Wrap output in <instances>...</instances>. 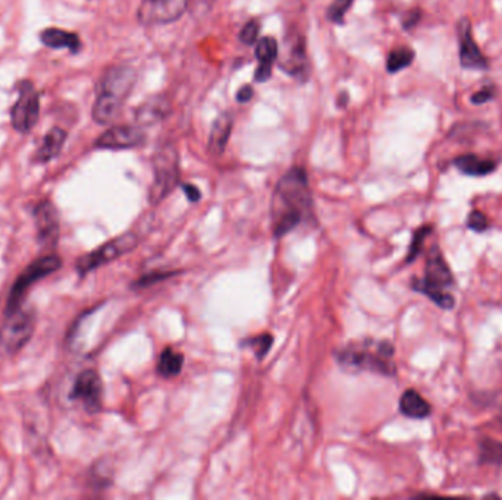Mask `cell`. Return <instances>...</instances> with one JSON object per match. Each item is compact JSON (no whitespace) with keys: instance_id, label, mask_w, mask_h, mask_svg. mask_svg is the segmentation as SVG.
<instances>
[{"instance_id":"cell-1","label":"cell","mask_w":502,"mask_h":500,"mask_svg":"<svg viewBox=\"0 0 502 500\" xmlns=\"http://www.w3.org/2000/svg\"><path fill=\"white\" fill-rule=\"evenodd\" d=\"M314 219V204L305 169L293 168L278 181L272 204L271 220L276 238H281L298 225Z\"/></svg>"},{"instance_id":"cell-2","label":"cell","mask_w":502,"mask_h":500,"mask_svg":"<svg viewBox=\"0 0 502 500\" xmlns=\"http://www.w3.org/2000/svg\"><path fill=\"white\" fill-rule=\"evenodd\" d=\"M137 72L130 65H113L99 81L91 116L96 123L108 125L119 114L135 86Z\"/></svg>"},{"instance_id":"cell-3","label":"cell","mask_w":502,"mask_h":500,"mask_svg":"<svg viewBox=\"0 0 502 500\" xmlns=\"http://www.w3.org/2000/svg\"><path fill=\"white\" fill-rule=\"evenodd\" d=\"M394 346L387 341L366 339L344 346L336 354V361L345 371H371L383 376L395 374Z\"/></svg>"},{"instance_id":"cell-4","label":"cell","mask_w":502,"mask_h":500,"mask_svg":"<svg viewBox=\"0 0 502 500\" xmlns=\"http://www.w3.org/2000/svg\"><path fill=\"white\" fill-rule=\"evenodd\" d=\"M455 285L448 263L443 259L439 247L434 246L429 251L423 279H414L413 289L425 294L443 310H452L455 298L450 292Z\"/></svg>"},{"instance_id":"cell-5","label":"cell","mask_w":502,"mask_h":500,"mask_svg":"<svg viewBox=\"0 0 502 500\" xmlns=\"http://www.w3.org/2000/svg\"><path fill=\"white\" fill-rule=\"evenodd\" d=\"M180 156L172 144L160 147L153 157V182L148 191L151 204H159L180 185Z\"/></svg>"},{"instance_id":"cell-6","label":"cell","mask_w":502,"mask_h":500,"mask_svg":"<svg viewBox=\"0 0 502 500\" xmlns=\"http://www.w3.org/2000/svg\"><path fill=\"white\" fill-rule=\"evenodd\" d=\"M5 314L6 319L0 328V351L14 355L30 342L36 329V314L21 307Z\"/></svg>"},{"instance_id":"cell-7","label":"cell","mask_w":502,"mask_h":500,"mask_svg":"<svg viewBox=\"0 0 502 500\" xmlns=\"http://www.w3.org/2000/svg\"><path fill=\"white\" fill-rule=\"evenodd\" d=\"M61 266H62V260L59 255H56V254L43 255V257H39L36 261H32L27 269L18 276L12 289H10L5 312H10V311L17 310L18 307H21V302H22V299H24L26 294L28 292V289L34 283L41 281L43 277L55 273L56 270H59Z\"/></svg>"},{"instance_id":"cell-8","label":"cell","mask_w":502,"mask_h":500,"mask_svg":"<svg viewBox=\"0 0 502 500\" xmlns=\"http://www.w3.org/2000/svg\"><path fill=\"white\" fill-rule=\"evenodd\" d=\"M137 246H138L137 235L134 232H126V234L108 241L95 251H91L83 255L81 259H78L75 269L81 276H84L93 270L99 269V267L104 264L112 263L116 259L122 257V255L133 251Z\"/></svg>"},{"instance_id":"cell-9","label":"cell","mask_w":502,"mask_h":500,"mask_svg":"<svg viewBox=\"0 0 502 500\" xmlns=\"http://www.w3.org/2000/svg\"><path fill=\"white\" fill-rule=\"evenodd\" d=\"M18 91V100L10 109V121L18 132L28 134L39 122L40 96L31 81H21Z\"/></svg>"},{"instance_id":"cell-10","label":"cell","mask_w":502,"mask_h":500,"mask_svg":"<svg viewBox=\"0 0 502 500\" xmlns=\"http://www.w3.org/2000/svg\"><path fill=\"white\" fill-rule=\"evenodd\" d=\"M189 0H142L137 18L142 26H163L178 21L186 10Z\"/></svg>"},{"instance_id":"cell-11","label":"cell","mask_w":502,"mask_h":500,"mask_svg":"<svg viewBox=\"0 0 502 500\" xmlns=\"http://www.w3.org/2000/svg\"><path fill=\"white\" fill-rule=\"evenodd\" d=\"M71 399L83 403L88 412H99L103 403V383L96 370H84L77 376Z\"/></svg>"},{"instance_id":"cell-12","label":"cell","mask_w":502,"mask_h":500,"mask_svg":"<svg viewBox=\"0 0 502 500\" xmlns=\"http://www.w3.org/2000/svg\"><path fill=\"white\" fill-rule=\"evenodd\" d=\"M146 134L138 125H116L104 131L97 139L96 147L103 150H126L143 146Z\"/></svg>"},{"instance_id":"cell-13","label":"cell","mask_w":502,"mask_h":500,"mask_svg":"<svg viewBox=\"0 0 502 500\" xmlns=\"http://www.w3.org/2000/svg\"><path fill=\"white\" fill-rule=\"evenodd\" d=\"M458 43H460V63L464 69L472 71H485L489 68L486 56L479 49L473 37L472 22L469 18H463L457 24Z\"/></svg>"},{"instance_id":"cell-14","label":"cell","mask_w":502,"mask_h":500,"mask_svg":"<svg viewBox=\"0 0 502 500\" xmlns=\"http://www.w3.org/2000/svg\"><path fill=\"white\" fill-rule=\"evenodd\" d=\"M37 241L41 247H55L59 239V214L52 201L43 200L34 208Z\"/></svg>"},{"instance_id":"cell-15","label":"cell","mask_w":502,"mask_h":500,"mask_svg":"<svg viewBox=\"0 0 502 500\" xmlns=\"http://www.w3.org/2000/svg\"><path fill=\"white\" fill-rule=\"evenodd\" d=\"M171 113V101L165 96H151L135 110V122L138 126H151L162 122Z\"/></svg>"},{"instance_id":"cell-16","label":"cell","mask_w":502,"mask_h":500,"mask_svg":"<svg viewBox=\"0 0 502 500\" xmlns=\"http://www.w3.org/2000/svg\"><path fill=\"white\" fill-rule=\"evenodd\" d=\"M281 68L287 74L300 81H306L309 78L310 68L306 53V41L301 36H297L294 41L289 44V53Z\"/></svg>"},{"instance_id":"cell-17","label":"cell","mask_w":502,"mask_h":500,"mask_svg":"<svg viewBox=\"0 0 502 500\" xmlns=\"http://www.w3.org/2000/svg\"><path fill=\"white\" fill-rule=\"evenodd\" d=\"M255 57L259 61V66L255 69L254 81L264 83L272 77V68L278 57V41L273 37H263L255 46Z\"/></svg>"},{"instance_id":"cell-18","label":"cell","mask_w":502,"mask_h":500,"mask_svg":"<svg viewBox=\"0 0 502 500\" xmlns=\"http://www.w3.org/2000/svg\"><path fill=\"white\" fill-rule=\"evenodd\" d=\"M233 128V116L229 112L220 113L212 125L209 135V153L212 156H220L224 153Z\"/></svg>"},{"instance_id":"cell-19","label":"cell","mask_w":502,"mask_h":500,"mask_svg":"<svg viewBox=\"0 0 502 500\" xmlns=\"http://www.w3.org/2000/svg\"><path fill=\"white\" fill-rule=\"evenodd\" d=\"M66 138L68 132L64 131L62 128H52V130L43 137L41 144L37 150L34 160H36V163H49L50 160L59 156L65 146Z\"/></svg>"},{"instance_id":"cell-20","label":"cell","mask_w":502,"mask_h":500,"mask_svg":"<svg viewBox=\"0 0 502 500\" xmlns=\"http://www.w3.org/2000/svg\"><path fill=\"white\" fill-rule=\"evenodd\" d=\"M40 41L50 49H68L77 53L81 49V40L75 32L61 28H46L40 32Z\"/></svg>"},{"instance_id":"cell-21","label":"cell","mask_w":502,"mask_h":500,"mask_svg":"<svg viewBox=\"0 0 502 500\" xmlns=\"http://www.w3.org/2000/svg\"><path fill=\"white\" fill-rule=\"evenodd\" d=\"M400 411L408 418L422 420L432 414V406L417 390L408 389L400 399Z\"/></svg>"},{"instance_id":"cell-22","label":"cell","mask_w":502,"mask_h":500,"mask_svg":"<svg viewBox=\"0 0 502 500\" xmlns=\"http://www.w3.org/2000/svg\"><path fill=\"white\" fill-rule=\"evenodd\" d=\"M454 165L464 175L486 177L496 169V163L490 159H482L474 154H464L454 160Z\"/></svg>"},{"instance_id":"cell-23","label":"cell","mask_w":502,"mask_h":500,"mask_svg":"<svg viewBox=\"0 0 502 500\" xmlns=\"http://www.w3.org/2000/svg\"><path fill=\"white\" fill-rule=\"evenodd\" d=\"M182 366H184V355L178 351H175L173 348H166L159 358L157 373L166 379L175 377L181 373Z\"/></svg>"},{"instance_id":"cell-24","label":"cell","mask_w":502,"mask_h":500,"mask_svg":"<svg viewBox=\"0 0 502 500\" xmlns=\"http://www.w3.org/2000/svg\"><path fill=\"white\" fill-rule=\"evenodd\" d=\"M414 50L410 48H396L394 49L387 59V69L389 74H396L408 68L414 61Z\"/></svg>"},{"instance_id":"cell-25","label":"cell","mask_w":502,"mask_h":500,"mask_svg":"<svg viewBox=\"0 0 502 500\" xmlns=\"http://www.w3.org/2000/svg\"><path fill=\"white\" fill-rule=\"evenodd\" d=\"M481 455H479V462L481 463H492L501 465L502 463V443L496 440L483 439L481 441Z\"/></svg>"},{"instance_id":"cell-26","label":"cell","mask_w":502,"mask_h":500,"mask_svg":"<svg viewBox=\"0 0 502 500\" xmlns=\"http://www.w3.org/2000/svg\"><path fill=\"white\" fill-rule=\"evenodd\" d=\"M353 2L354 0H334L331 6L328 8V12H326L328 19L334 22V24L344 26L345 14L348 12L349 8L353 6Z\"/></svg>"},{"instance_id":"cell-27","label":"cell","mask_w":502,"mask_h":500,"mask_svg":"<svg viewBox=\"0 0 502 500\" xmlns=\"http://www.w3.org/2000/svg\"><path fill=\"white\" fill-rule=\"evenodd\" d=\"M430 232H432L430 226H422V228H418L414 232L413 241L410 243V250H408L405 263H412L418 257V254H420V251H422V247H423V242L430 235Z\"/></svg>"},{"instance_id":"cell-28","label":"cell","mask_w":502,"mask_h":500,"mask_svg":"<svg viewBox=\"0 0 502 500\" xmlns=\"http://www.w3.org/2000/svg\"><path fill=\"white\" fill-rule=\"evenodd\" d=\"M260 32V24L258 19H251L245 24L240 32V41L245 46H251L259 39Z\"/></svg>"},{"instance_id":"cell-29","label":"cell","mask_w":502,"mask_h":500,"mask_svg":"<svg viewBox=\"0 0 502 500\" xmlns=\"http://www.w3.org/2000/svg\"><path fill=\"white\" fill-rule=\"evenodd\" d=\"M249 343L254 350L255 355H258V358H263L267 354V351L271 350V346L273 343V338L269 333H264V334H259L258 338L250 339Z\"/></svg>"},{"instance_id":"cell-30","label":"cell","mask_w":502,"mask_h":500,"mask_svg":"<svg viewBox=\"0 0 502 500\" xmlns=\"http://www.w3.org/2000/svg\"><path fill=\"white\" fill-rule=\"evenodd\" d=\"M467 226L474 232H485L489 226L487 217L479 210H473L469 217H467Z\"/></svg>"},{"instance_id":"cell-31","label":"cell","mask_w":502,"mask_h":500,"mask_svg":"<svg viewBox=\"0 0 502 500\" xmlns=\"http://www.w3.org/2000/svg\"><path fill=\"white\" fill-rule=\"evenodd\" d=\"M495 97V87L494 86H489V87H485L482 88L481 91L474 92V94L472 96V103L473 104H483L489 100H492Z\"/></svg>"},{"instance_id":"cell-32","label":"cell","mask_w":502,"mask_h":500,"mask_svg":"<svg viewBox=\"0 0 502 500\" xmlns=\"http://www.w3.org/2000/svg\"><path fill=\"white\" fill-rule=\"evenodd\" d=\"M182 190H184V192L186 195V199H189L193 203H195V201H198L202 199L200 190H198L197 187H194V185H191V183H184Z\"/></svg>"},{"instance_id":"cell-33","label":"cell","mask_w":502,"mask_h":500,"mask_svg":"<svg viewBox=\"0 0 502 500\" xmlns=\"http://www.w3.org/2000/svg\"><path fill=\"white\" fill-rule=\"evenodd\" d=\"M420 17H422V14H420V10H417V9L412 10V12H408V14H407V17L404 18V21H403V27H404L405 30H410V28L416 27V26H417V22L420 21Z\"/></svg>"},{"instance_id":"cell-34","label":"cell","mask_w":502,"mask_h":500,"mask_svg":"<svg viewBox=\"0 0 502 500\" xmlns=\"http://www.w3.org/2000/svg\"><path fill=\"white\" fill-rule=\"evenodd\" d=\"M254 94V88L251 86H242L238 91H237V101L238 103H249L253 99Z\"/></svg>"},{"instance_id":"cell-35","label":"cell","mask_w":502,"mask_h":500,"mask_svg":"<svg viewBox=\"0 0 502 500\" xmlns=\"http://www.w3.org/2000/svg\"><path fill=\"white\" fill-rule=\"evenodd\" d=\"M348 100H349V97H348L347 92H341L340 97H338V101H336L338 106H340V108H345L347 104H348Z\"/></svg>"},{"instance_id":"cell-36","label":"cell","mask_w":502,"mask_h":500,"mask_svg":"<svg viewBox=\"0 0 502 500\" xmlns=\"http://www.w3.org/2000/svg\"><path fill=\"white\" fill-rule=\"evenodd\" d=\"M499 420L502 421V408H501V412H499Z\"/></svg>"}]
</instances>
